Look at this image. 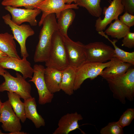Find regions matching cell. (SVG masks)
<instances>
[{"instance_id": "28", "label": "cell", "mask_w": 134, "mask_h": 134, "mask_svg": "<svg viewBox=\"0 0 134 134\" xmlns=\"http://www.w3.org/2000/svg\"><path fill=\"white\" fill-rule=\"evenodd\" d=\"M134 118V109L129 108L123 113L117 122L121 127L123 128L129 126Z\"/></svg>"}, {"instance_id": "13", "label": "cell", "mask_w": 134, "mask_h": 134, "mask_svg": "<svg viewBox=\"0 0 134 134\" xmlns=\"http://www.w3.org/2000/svg\"><path fill=\"white\" fill-rule=\"evenodd\" d=\"M0 67L19 72L25 79L32 78L34 72L30 63L26 58L18 59L7 56L0 60Z\"/></svg>"}, {"instance_id": "35", "label": "cell", "mask_w": 134, "mask_h": 134, "mask_svg": "<svg viewBox=\"0 0 134 134\" xmlns=\"http://www.w3.org/2000/svg\"><path fill=\"white\" fill-rule=\"evenodd\" d=\"M6 71H7L4 69L0 67V75L2 76Z\"/></svg>"}, {"instance_id": "25", "label": "cell", "mask_w": 134, "mask_h": 134, "mask_svg": "<svg viewBox=\"0 0 134 134\" xmlns=\"http://www.w3.org/2000/svg\"><path fill=\"white\" fill-rule=\"evenodd\" d=\"M101 0H76V4L78 6L85 8L93 16L100 17L102 10L100 6Z\"/></svg>"}, {"instance_id": "16", "label": "cell", "mask_w": 134, "mask_h": 134, "mask_svg": "<svg viewBox=\"0 0 134 134\" xmlns=\"http://www.w3.org/2000/svg\"><path fill=\"white\" fill-rule=\"evenodd\" d=\"M44 77L47 88L51 93L54 94L61 90L62 71L52 67H46L45 68Z\"/></svg>"}, {"instance_id": "3", "label": "cell", "mask_w": 134, "mask_h": 134, "mask_svg": "<svg viewBox=\"0 0 134 134\" xmlns=\"http://www.w3.org/2000/svg\"><path fill=\"white\" fill-rule=\"evenodd\" d=\"M45 62L46 67L61 71L69 66L63 36L58 30L53 35L49 56Z\"/></svg>"}, {"instance_id": "8", "label": "cell", "mask_w": 134, "mask_h": 134, "mask_svg": "<svg viewBox=\"0 0 134 134\" xmlns=\"http://www.w3.org/2000/svg\"><path fill=\"white\" fill-rule=\"evenodd\" d=\"M63 38L69 66L76 69L87 61L85 45L79 41H73L68 36H63Z\"/></svg>"}, {"instance_id": "5", "label": "cell", "mask_w": 134, "mask_h": 134, "mask_svg": "<svg viewBox=\"0 0 134 134\" xmlns=\"http://www.w3.org/2000/svg\"><path fill=\"white\" fill-rule=\"evenodd\" d=\"M114 62V57L109 61L104 63L86 61L76 69L74 91L80 88L86 79L89 78L92 80L100 75L105 68L111 65Z\"/></svg>"}, {"instance_id": "9", "label": "cell", "mask_w": 134, "mask_h": 134, "mask_svg": "<svg viewBox=\"0 0 134 134\" xmlns=\"http://www.w3.org/2000/svg\"><path fill=\"white\" fill-rule=\"evenodd\" d=\"M33 75L29 82H32L36 88L38 95V102L40 105L51 103L54 98V94L48 90L44 79L45 68L42 65L35 64L34 66Z\"/></svg>"}, {"instance_id": "36", "label": "cell", "mask_w": 134, "mask_h": 134, "mask_svg": "<svg viewBox=\"0 0 134 134\" xmlns=\"http://www.w3.org/2000/svg\"><path fill=\"white\" fill-rule=\"evenodd\" d=\"M2 103V102H1V100L0 99V115H1V112Z\"/></svg>"}, {"instance_id": "37", "label": "cell", "mask_w": 134, "mask_h": 134, "mask_svg": "<svg viewBox=\"0 0 134 134\" xmlns=\"http://www.w3.org/2000/svg\"><path fill=\"white\" fill-rule=\"evenodd\" d=\"M4 134L5 133H2L1 132V131L0 130V134Z\"/></svg>"}, {"instance_id": "32", "label": "cell", "mask_w": 134, "mask_h": 134, "mask_svg": "<svg viewBox=\"0 0 134 134\" xmlns=\"http://www.w3.org/2000/svg\"><path fill=\"white\" fill-rule=\"evenodd\" d=\"M9 134H27L26 133L24 132L20 131H16L14 132H10Z\"/></svg>"}, {"instance_id": "24", "label": "cell", "mask_w": 134, "mask_h": 134, "mask_svg": "<svg viewBox=\"0 0 134 134\" xmlns=\"http://www.w3.org/2000/svg\"><path fill=\"white\" fill-rule=\"evenodd\" d=\"M98 33L107 39L113 46L114 53V57L123 62L130 64L133 66L134 65V51L131 52H128L119 48L116 44L118 41L117 40H111L103 31L98 32Z\"/></svg>"}, {"instance_id": "26", "label": "cell", "mask_w": 134, "mask_h": 134, "mask_svg": "<svg viewBox=\"0 0 134 134\" xmlns=\"http://www.w3.org/2000/svg\"><path fill=\"white\" fill-rule=\"evenodd\" d=\"M44 0H3L1 5L14 7H24L26 9H33Z\"/></svg>"}, {"instance_id": "31", "label": "cell", "mask_w": 134, "mask_h": 134, "mask_svg": "<svg viewBox=\"0 0 134 134\" xmlns=\"http://www.w3.org/2000/svg\"><path fill=\"white\" fill-rule=\"evenodd\" d=\"M124 11L132 15L134 14V0H121Z\"/></svg>"}, {"instance_id": "6", "label": "cell", "mask_w": 134, "mask_h": 134, "mask_svg": "<svg viewBox=\"0 0 134 134\" xmlns=\"http://www.w3.org/2000/svg\"><path fill=\"white\" fill-rule=\"evenodd\" d=\"M2 18L5 23L10 28L14 39L19 44L21 56L22 58H27L29 54L26 47V41L28 37L34 34V31L29 25H18L14 23L9 14L3 15Z\"/></svg>"}, {"instance_id": "23", "label": "cell", "mask_w": 134, "mask_h": 134, "mask_svg": "<svg viewBox=\"0 0 134 134\" xmlns=\"http://www.w3.org/2000/svg\"><path fill=\"white\" fill-rule=\"evenodd\" d=\"M130 28L122 23L118 18L113 23H110L104 32L107 35L119 40L123 38L130 32Z\"/></svg>"}, {"instance_id": "11", "label": "cell", "mask_w": 134, "mask_h": 134, "mask_svg": "<svg viewBox=\"0 0 134 134\" xmlns=\"http://www.w3.org/2000/svg\"><path fill=\"white\" fill-rule=\"evenodd\" d=\"M20 120L14 111L8 100L2 103L0 122L3 129L10 132L21 131Z\"/></svg>"}, {"instance_id": "12", "label": "cell", "mask_w": 134, "mask_h": 134, "mask_svg": "<svg viewBox=\"0 0 134 134\" xmlns=\"http://www.w3.org/2000/svg\"><path fill=\"white\" fill-rule=\"evenodd\" d=\"M5 9L10 13L11 20L15 24L20 25L24 22H28L32 26L37 25L36 17L41 12L40 9L37 8L21 9L10 6H5Z\"/></svg>"}, {"instance_id": "2", "label": "cell", "mask_w": 134, "mask_h": 134, "mask_svg": "<svg viewBox=\"0 0 134 134\" xmlns=\"http://www.w3.org/2000/svg\"><path fill=\"white\" fill-rule=\"evenodd\" d=\"M114 98L125 104L126 99L130 101L134 98V68L130 67L125 73L105 79Z\"/></svg>"}, {"instance_id": "14", "label": "cell", "mask_w": 134, "mask_h": 134, "mask_svg": "<svg viewBox=\"0 0 134 134\" xmlns=\"http://www.w3.org/2000/svg\"><path fill=\"white\" fill-rule=\"evenodd\" d=\"M36 8L40 9L42 13L38 23L39 26H40L42 25L44 19L49 14L54 13L55 14L67 8L78 9L79 7L76 3L66 4L64 0H44L36 6L35 8Z\"/></svg>"}, {"instance_id": "18", "label": "cell", "mask_w": 134, "mask_h": 134, "mask_svg": "<svg viewBox=\"0 0 134 134\" xmlns=\"http://www.w3.org/2000/svg\"><path fill=\"white\" fill-rule=\"evenodd\" d=\"M55 15L58 19L57 23L59 31L63 36H68V29L75 17V11L72 8H67Z\"/></svg>"}, {"instance_id": "27", "label": "cell", "mask_w": 134, "mask_h": 134, "mask_svg": "<svg viewBox=\"0 0 134 134\" xmlns=\"http://www.w3.org/2000/svg\"><path fill=\"white\" fill-rule=\"evenodd\" d=\"M101 134H123V128L117 121L109 123L106 126L102 128L100 131Z\"/></svg>"}, {"instance_id": "1", "label": "cell", "mask_w": 134, "mask_h": 134, "mask_svg": "<svg viewBox=\"0 0 134 134\" xmlns=\"http://www.w3.org/2000/svg\"><path fill=\"white\" fill-rule=\"evenodd\" d=\"M42 25L34 55V60L35 63L45 62L48 58L53 35L58 30L55 14L47 15Z\"/></svg>"}, {"instance_id": "33", "label": "cell", "mask_w": 134, "mask_h": 134, "mask_svg": "<svg viewBox=\"0 0 134 134\" xmlns=\"http://www.w3.org/2000/svg\"><path fill=\"white\" fill-rule=\"evenodd\" d=\"M65 3L67 4H70L71 3L74 2L75 3H76V0H64Z\"/></svg>"}, {"instance_id": "38", "label": "cell", "mask_w": 134, "mask_h": 134, "mask_svg": "<svg viewBox=\"0 0 134 134\" xmlns=\"http://www.w3.org/2000/svg\"></svg>"}, {"instance_id": "30", "label": "cell", "mask_w": 134, "mask_h": 134, "mask_svg": "<svg viewBox=\"0 0 134 134\" xmlns=\"http://www.w3.org/2000/svg\"><path fill=\"white\" fill-rule=\"evenodd\" d=\"M120 20L124 24L130 28L134 25V15L127 12L120 16Z\"/></svg>"}, {"instance_id": "20", "label": "cell", "mask_w": 134, "mask_h": 134, "mask_svg": "<svg viewBox=\"0 0 134 134\" xmlns=\"http://www.w3.org/2000/svg\"><path fill=\"white\" fill-rule=\"evenodd\" d=\"M14 39L13 35L7 32L0 33V50L8 56L21 59Z\"/></svg>"}, {"instance_id": "7", "label": "cell", "mask_w": 134, "mask_h": 134, "mask_svg": "<svg viewBox=\"0 0 134 134\" xmlns=\"http://www.w3.org/2000/svg\"><path fill=\"white\" fill-rule=\"evenodd\" d=\"M87 61L105 63L114 57V50L102 42H95L85 45Z\"/></svg>"}, {"instance_id": "17", "label": "cell", "mask_w": 134, "mask_h": 134, "mask_svg": "<svg viewBox=\"0 0 134 134\" xmlns=\"http://www.w3.org/2000/svg\"><path fill=\"white\" fill-rule=\"evenodd\" d=\"M25 110L26 118L31 120L36 128H38L45 125L44 119L37 112L35 99L32 97L24 100Z\"/></svg>"}, {"instance_id": "19", "label": "cell", "mask_w": 134, "mask_h": 134, "mask_svg": "<svg viewBox=\"0 0 134 134\" xmlns=\"http://www.w3.org/2000/svg\"><path fill=\"white\" fill-rule=\"evenodd\" d=\"M114 62L110 66L105 68L100 75L104 79L122 75L133 66L121 61L114 57Z\"/></svg>"}, {"instance_id": "10", "label": "cell", "mask_w": 134, "mask_h": 134, "mask_svg": "<svg viewBox=\"0 0 134 134\" xmlns=\"http://www.w3.org/2000/svg\"><path fill=\"white\" fill-rule=\"evenodd\" d=\"M124 8L121 0H113L107 7H104L103 10L104 17L101 19L99 17L96 21L95 27L98 32L104 30L107 26L124 11Z\"/></svg>"}, {"instance_id": "4", "label": "cell", "mask_w": 134, "mask_h": 134, "mask_svg": "<svg viewBox=\"0 0 134 134\" xmlns=\"http://www.w3.org/2000/svg\"><path fill=\"white\" fill-rule=\"evenodd\" d=\"M16 75L14 77L7 71L3 75L4 81L0 85V92L6 91L14 93L24 100L32 97L30 84L18 72Z\"/></svg>"}, {"instance_id": "15", "label": "cell", "mask_w": 134, "mask_h": 134, "mask_svg": "<svg viewBox=\"0 0 134 134\" xmlns=\"http://www.w3.org/2000/svg\"><path fill=\"white\" fill-rule=\"evenodd\" d=\"M82 115L77 112L67 113L61 117L58 123V127L53 133V134H68L77 129H79L78 121L82 120Z\"/></svg>"}, {"instance_id": "29", "label": "cell", "mask_w": 134, "mask_h": 134, "mask_svg": "<svg viewBox=\"0 0 134 134\" xmlns=\"http://www.w3.org/2000/svg\"><path fill=\"white\" fill-rule=\"evenodd\" d=\"M122 40V46L129 48L134 47V33L130 32L128 33L123 38Z\"/></svg>"}, {"instance_id": "34", "label": "cell", "mask_w": 134, "mask_h": 134, "mask_svg": "<svg viewBox=\"0 0 134 134\" xmlns=\"http://www.w3.org/2000/svg\"><path fill=\"white\" fill-rule=\"evenodd\" d=\"M5 54L0 50V60L7 56Z\"/></svg>"}, {"instance_id": "22", "label": "cell", "mask_w": 134, "mask_h": 134, "mask_svg": "<svg viewBox=\"0 0 134 134\" xmlns=\"http://www.w3.org/2000/svg\"><path fill=\"white\" fill-rule=\"evenodd\" d=\"M7 94L8 100L14 111L21 121L24 123L27 118L25 114L24 104L20 100V96L16 93L9 92H7Z\"/></svg>"}, {"instance_id": "21", "label": "cell", "mask_w": 134, "mask_h": 134, "mask_svg": "<svg viewBox=\"0 0 134 134\" xmlns=\"http://www.w3.org/2000/svg\"><path fill=\"white\" fill-rule=\"evenodd\" d=\"M76 69L69 66L62 71V77L60 88L65 93L69 96L73 94L74 84Z\"/></svg>"}]
</instances>
